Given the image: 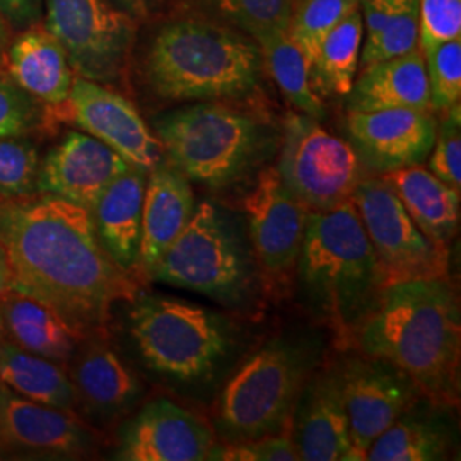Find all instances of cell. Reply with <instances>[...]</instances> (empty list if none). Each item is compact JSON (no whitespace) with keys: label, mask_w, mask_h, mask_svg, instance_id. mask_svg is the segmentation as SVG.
Returning <instances> with one entry per match:
<instances>
[{"label":"cell","mask_w":461,"mask_h":461,"mask_svg":"<svg viewBox=\"0 0 461 461\" xmlns=\"http://www.w3.org/2000/svg\"><path fill=\"white\" fill-rule=\"evenodd\" d=\"M0 240L14 289L55 310L83 337L110 321L116 303L139 296L133 274L99 243L91 212L64 198L0 200Z\"/></svg>","instance_id":"cell-1"},{"label":"cell","mask_w":461,"mask_h":461,"mask_svg":"<svg viewBox=\"0 0 461 461\" xmlns=\"http://www.w3.org/2000/svg\"><path fill=\"white\" fill-rule=\"evenodd\" d=\"M361 354L396 366L422 395L455 405L460 384L461 316L447 279L411 280L383 287L354 331Z\"/></svg>","instance_id":"cell-2"},{"label":"cell","mask_w":461,"mask_h":461,"mask_svg":"<svg viewBox=\"0 0 461 461\" xmlns=\"http://www.w3.org/2000/svg\"><path fill=\"white\" fill-rule=\"evenodd\" d=\"M296 270L314 313L339 342L352 344L383 291L375 251L352 200L325 212L310 211Z\"/></svg>","instance_id":"cell-3"},{"label":"cell","mask_w":461,"mask_h":461,"mask_svg":"<svg viewBox=\"0 0 461 461\" xmlns=\"http://www.w3.org/2000/svg\"><path fill=\"white\" fill-rule=\"evenodd\" d=\"M262 68L258 43L197 19L166 24L148 55L149 83L171 101L245 98L257 89Z\"/></svg>","instance_id":"cell-4"},{"label":"cell","mask_w":461,"mask_h":461,"mask_svg":"<svg viewBox=\"0 0 461 461\" xmlns=\"http://www.w3.org/2000/svg\"><path fill=\"white\" fill-rule=\"evenodd\" d=\"M132 303L131 335L154 373L202 384L230 359L234 331L224 316L176 297L137 296Z\"/></svg>","instance_id":"cell-5"},{"label":"cell","mask_w":461,"mask_h":461,"mask_svg":"<svg viewBox=\"0 0 461 461\" xmlns=\"http://www.w3.org/2000/svg\"><path fill=\"white\" fill-rule=\"evenodd\" d=\"M156 137L190 182L221 190L257 165L265 146L262 125L219 101H197L159 116Z\"/></svg>","instance_id":"cell-6"},{"label":"cell","mask_w":461,"mask_h":461,"mask_svg":"<svg viewBox=\"0 0 461 461\" xmlns=\"http://www.w3.org/2000/svg\"><path fill=\"white\" fill-rule=\"evenodd\" d=\"M253 251L238 219L214 202L203 200L149 277L238 306L253 287Z\"/></svg>","instance_id":"cell-7"},{"label":"cell","mask_w":461,"mask_h":461,"mask_svg":"<svg viewBox=\"0 0 461 461\" xmlns=\"http://www.w3.org/2000/svg\"><path fill=\"white\" fill-rule=\"evenodd\" d=\"M312 367L310 350L285 339L257 350L217 400L215 429L224 443L285 432Z\"/></svg>","instance_id":"cell-8"},{"label":"cell","mask_w":461,"mask_h":461,"mask_svg":"<svg viewBox=\"0 0 461 461\" xmlns=\"http://www.w3.org/2000/svg\"><path fill=\"white\" fill-rule=\"evenodd\" d=\"M277 173L285 188L312 212L342 205L364 178L352 146L304 113L285 116Z\"/></svg>","instance_id":"cell-9"},{"label":"cell","mask_w":461,"mask_h":461,"mask_svg":"<svg viewBox=\"0 0 461 461\" xmlns=\"http://www.w3.org/2000/svg\"><path fill=\"white\" fill-rule=\"evenodd\" d=\"M352 203L376 257L383 287L411 280L446 279L447 248L417 228L395 190L381 176H364Z\"/></svg>","instance_id":"cell-10"},{"label":"cell","mask_w":461,"mask_h":461,"mask_svg":"<svg viewBox=\"0 0 461 461\" xmlns=\"http://www.w3.org/2000/svg\"><path fill=\"white\" fill-rule=\"evenodd\" d=\"M47 30L72 70L95 83H113L127 66L135 23L104 0H45Z\"/></svg>","instance_id":"cell-11"},{"label":"cell","mask_w":461,"mask_h":461,"mask_svg":"<svg viewBox=\"0 0 461 461\" xmlns=\"http://www.w3.org/2000/svg\"><path fill=\"white\" fill-rule=\"evenodd\" d=\"M350 441L356 461L422 393L412 379L388 361L356 356L339 366Z\"/></svg>","instance_id":"cell-12"},{"label":"cell","mask_w":461,"mask_h":461,"mask_svg":"<svg viewBox=\"0 0 461 461\" xmlns=\"http://www.w3.org/2000/svg\"><path fill=\"white\" fill-rule=\"evenodd\" d=\"M253 258L267 277L282 280L296 268L310 211L280 180L265 169L243 200Z\"/></svg>","instance_id":"cell-13"},{"label":"cell","mask_w":461,"mask_h":461,"mask_svg":"<svg viewBox=\"0 0 461 461\" xmlns=\"http://www.w3.org/2000/svg\"><path fill=\"white\" fill-rule=\"evenodd\" d=\"M64 118L118 152L129 165L150 173L163 165V146L129 99L95 81H72Z\"/></svg>","instance_id":"cell-14"},{"label":"cell","mask_w":461,"mask_h":461,"mask_svg":"<svg viewBox=\"0 0 461 461\" xmlns=\"http://www.w3.org/2000/svg\"><path fill=\"white\" fill-rule=\"evenodd\" d=\"M438 120L432 112L379 110L347 113V142L366 169L378 176L424 165L436 140Z\"/></svg>","instance_id":"cell-15"},{"label":"cell","mask_w":461,"mask_h":461,"mask_svg":"<svg viewBox=\"0 0 461 461\" xmlns=\"http://www.w3.org/2000/svg\"><path fill=\"white\" fill-rule=\"evenodd\" d=\"M215 434L198 415L158 398L123 428L116 460L203 461L214 447Z\"/></svg>","instance_id":"cell-16"},{"label":"cell","mask_w":461,"mask_h":461,"mask_svg":"<svg viewBox=\"0 0 461 461\" xmlns=\"http://www.w3.org/2000/svg\"><path fill=\"white\" fill-rule=\"evenodd\" d=\"M131 165L89 133L68 132L40 165L36 192L91 211L110 183Z\"/></svg>","instance_id":"cell-17"},{"label":"cell","mask_w":461,"mask_h":461,"mask_svg":"<svg viewBox=\"0 0 461 461\" xmlns=\"http://www.w3.org/2000/svg\"><path fill=\"white\" fill-rule=\"evenodd\" d=\"M293 441L304 461H356L339 366L306 379L293 412Z\"/></svg>","instance_id":"cell-18"},{"label":"cell","mask_w":461,"mask_h":461,"mask_svg":"<svg viewBox=\"0 0 461 461\" xmlns=\"http://www.w3.org/2000/svg\"><path fill=\"white\" fill-rule=\"evenodd\" d=\"M0 443L50 455H83L96 438L68 409L13 395L0 383Z\"/></svg>","instance_id":"cell-19"},{"label":"cell","mask_w":461,"mask_h":461,"mask_svg":"<svg viewBox=\"0 0 461 461\" xmlns=\"http://www.w3.org/2000/svg\"><path fill=\"white\" fill-rule=\"evenodd\" d=\"M190 180L175 166L159 165L148 173L139 272L149 277L166 249L175 243L195 212Z\"/></svg>","instance_id":"cell-20"},{"label":"cell","mask_w":461,"mask_h":461,"mask_svg":"<svg viewBox=\"0 0 461 461\" xmlns=\"http://www.w3.org/2000/svg\"><path fill=\"white\" fill-rule=\"evenodd\" d=\"M396 108L432 112L426 62L419 47L361 68L346 96L347 113Z\"/></svg>","instance_id":"cell-21"},{"label":"cell","mask_w":461,"mask_h":461,"mask_svg":"<svg viewBox=\"0 0 461 461\" xmlns=\"http://www.w3.org/2000/svg\"><path fill=\"white\" fill-rule=\"evenodd\" d=\"M146 182L148 173L131 166L104 188L89 211L99 243L131 274L139 272Z\"/></svg>","instance_id":"cell-22"},{"label":"cell","mask_w":461,"mask_h":461,"mask_svg":"<svg viewBox=\"0 0 461 461\" xmlns=\"http://www.w3.org/2000/svg\"><path fill=\"white\" fill-rule=\"evenodd\" d=\"M422 398V396H420ZM417 398L378 439L369 446V461L445 460L455 445V430L443 407Z\"/></svg>","instance_id":"cell-23"},{"label":"cell","mask_w":461,"mask_h":461,"mask_svg":"<svg viewBox=\"0 0 461 461\" xmlns=\"http://www.w3.org/2000/svg\"><path fill=\"white\" fill-rule=\"evenodd\" d=\"M417 228L439 247L447 248L460 226V190L432 175L428 167L411 166L381 175Z\"/></svg>","instance_id":"cell-24"},{"label":"cell","mask_w":461,"mask_h":461,"mask_svg":"<svg viewBox=\"0 0 461 461\" xmlns=\"http://www.w3.org/2000/svg\"><path fill=\"white\" fill-rule=\"evenodd\" d=\"M68 376L77 402L103 417L129 412L142 395L140 381L115 350L96 340L79 352Z\"/></svg>","instance_id":"cell-25"},{"label":"cell","mask_w":461,"mask_h":461,"mask_svg":"<svg viewBox=\"0 0 461 461\" xmlns=\"http://www.w3.org/2000/svg\"><path fill=\"white\" fill-rule=\"evenodd\" d=\"M11 79L40 103L62 106L72 87V67L49 30H28L16 38L5 57Z\"/></svg>","instance_id":"cell-26"},{"label":"cell","mask_w":461,"mask_h":461,"mask_svg":"<svg viewBox=\"0 0 461 461\" xmlns=\"http://www.w3.org/2000/svg\"><path fill=\"white\" fill-rule=\"evenodd\" d=\"M0 312L14 344L55 363L74 359L84 339L55 310L16 289L0 299Z\"/></svg>","instance_id":"cell-27"},{"label":"cell","mask_w":461,"mask_h":461,"mask_svg":"<svg viewBox=\"0 0 461 461\" xmlns=\"http://www.w3.org/2000/svg\"><path fill=\"white\" fill-rule=\"evenodd\" d=\"M0 383L38 403L68 411L77 403L64 364L33 354L7 337L0 342Z\"/></svg>","instance_id":"cell-28"},{"label":"cell","mask_w":461,"mask_h":461,"mask_svg":"<svg viewBox=\"0 0 461 461\" xmlns=\"http://www.w3.org/2000/svg\"><path fill=\"white\" fill-rule=\"evenodd\" d=\"M363 41L361 9L350 13L325 36L310 64V81L320 98H346L359 74Z\"/></svg>","instance_id":"cell-29"},{"label":"cell","mask_w":461,"mask_h":461,"mask_svg":"<svg viewBox=\"0 0 461 461\" xmlns=\"http://www.w3.org/2000/svg\"><path fill=\"white\" fill-rule=\"evenodd\" d=\"M264 66L279 86L282 95L299 113L325 118V106L310 81V66L289 33L274 34L260 45Z\"/></svg>","instance_id":"cell-30"},{"label":"cell","mask_w":461,"mask_h":461,"mask_svg":"<svg viewBox=\"0 0 461 461\" xmlns=\"http://www.w3.org/2000/svg\"><path fill=\"white\" fill-rule=\"evenodd\" d=\"M356 9H359V0H297L293 4L287 33L306 57L308 66L325 36Z\"/></svg>","instance_id":"cell-31"},{"label":"cell","mask_w":461,"mask_h":461,"mask_svg":"<svg viewBox=\"0 0 461 461\" xmlns=\"http://www.w3.org/2000/svg\"><path fill=\"white\" fill-rule=\"evenodd\" d=\"M217 14L241 28L258 45L274 34L285 33L293 0H203Z\"/></svg>","instance_id":"cell-32"},{"label":"cell","mask_w":461,"mask_h":461,"mask_svg":"<svg viewBox=\"0 0 461 461\" xmlns=\"http://www.w3.org/2000/svg\"><path fill=\"white\" fill-rule=\"evenodd\" d=\"M428 72L432 112H446L461 101V38L420 49Z\"/></svg>","instance_id":"cell-33"},{"label":"cell","mask_w":461,"mask_h":461,"mask_svg":"<svg viewBox=\"0 0 461 461\" xmlns=\"http://www.w3.org/2000/svg\"><path fill=\"white\" fill-rule=\"evenodd\" d=\"M40 173L38 150L30 140L17 137L0 139V195L28 197L36 194Z\"/></svg>","instance_id":"cell-34"},{"label":"cell","mask_w":461,"mask_h":461,"mask_svg":"<svg viewBox=\"0 0 461 461\" xmlns=\"http://www.w3.org/2000/svg\"><path fill=\"white\" fill-rule=\"evenodd\" d=\"M429 154V171L461 192V104L443 112Z\"/></svg>","instance_id":"cell-35"},{"label":"cell","mask_w":461,"mask_h":461,"mask_svg":"<svg viewBox=\"0 0 461 461\" xmlns=\"http://www.w3.org/2000/svg\"><path fill=\"white\" fill-rule=\"evenodd\" d=\"M211 461H299L296 445L291 434L280 432L248 441L222 443L211 449Z\"/></svg>","instance_id":"cell-36"},{"label":"cell","mask_w":461,"mask_h":461,"mask_svg":"<svg viewBox=\"0 0 461 461\" xmlns=\"http://www.w3.org/2000/svg\"><path fill=\"white\" fill-rule=\"evenodd\" d=\"M40 120V101L0 72V139L32 131Z\"/></svg>","instance_id":"cell-37"},{"label":"cell","mask_w":461,"mask_h":461,"mask_svg":"<svg viewBox=\"0 0 461 461\" xmlns=\"http://www.w3.org/2000/svg\"><path fill=\"white\" fill-rule=\"evenodd\" d=\"M461 38V0H419V49Z\"/></svg>","instance_id":"cell-38"},{"label":"cell","mask_w":461,"mask_h":461,"mask_svg":"<svg viewBox=\"0 0 461 461\" xmlns=\"http://www.w3.org/2000/svg\"><path fill=\"white\" fill-rule=\"evenodd\" d=\"M43 0H0V14L11 24L32 26L41 16Z\"/></svg>","instance_id":"cell-39"},{"label":"cell","mask_w":461,"mask_h":461,"mask_svg":"<svg viewBox=\"0 0 461 461\" xmlns=\"http://www.w3.org/2000/svg\"><path fill=\"white\" fill-rule=\"evenodd\" d=\"M11 291H14V277H13L7 251L0 240V299L7 296Z\"/></svg>","instance_id":"cell-40"},{"label":"cell","mask_w":461,"mask_h":461,"mask_svg":"<svg viewBox=\"0 0 461 461\" xmlns=\"http://www.w3.org/2000/svg\"><path fill=\"white\" fill-rule=\"evenodd\" d=\"M120 5H123L127 11L131 13H144L148 9L149 5L152 4V0H116Z\"/></svg>","instance_id":"cell-41"},{"label":"cell","mask_w":461,"mask_h":461,"mask_svg":"<svg viewBox=\"0 0 461 461\" xmlns=\"http://www.w3.org/2000/svg\"><path fill=\"white\" fill-rule=\"evenodd\" d=\"M5 41H7V30H5V26H4L2 17H0V51L5 47Z\"/></svg>","instance_id":"cell-42"},{"label":"cell","mask_w":461,"mask_h":461,"mask_svg":"<svg viewBox=\"0 0 461 461\" xmlns=\"http://www.w3.org/2000/svg\"><path fill=\"white\" fill-rule=\"evenodd\" d=\"M5 337H7V333H5V323H4V316H2V312H0V342H2Z\"/></svg>","instance_id":"cell-43"}]
</instances>
